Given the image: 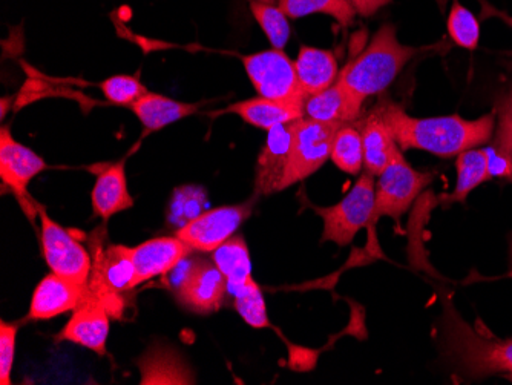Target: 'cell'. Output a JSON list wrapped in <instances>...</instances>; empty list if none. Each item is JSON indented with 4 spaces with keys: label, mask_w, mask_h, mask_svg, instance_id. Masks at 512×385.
I'll use <instances>...</instances> for the list:
<instances>
[{
    "label": "cell",
    "mask_w": 512,
    "mask_h": 385,
    "mask_svg": "<svg viewBox=\"0 0 512 385\" xmlns=\"http://www.w3.org/2000/svg\"><path fill=\"white\" fill-rule=\"evenodd\" d=\"M448 34L457 47L468 51L477 50L480 40V24L476 14L454 0L447 20Z\"/></svg>",
    "instance_id": "cell-29"
},
{
    "label": "cell",
    "mask_w": 512,
    "mask_h": 385,
    "mask_svg": "<svg viewBox=\"0 0 512 385\" xmlns=\"http://www.w3.org/2000/svg\"><path fill=\"white\" fill-rule=\"evenodd\" d=\"M456 171L457 181L454 191L451 194L439 195V203L445 209L456 203H465L474 189L479 188L486 181L493 180L488 172V162H486L483 148L468 149L457 155Z\"/></svg>",
    "instance_id": "cell-23"
},
{
    "label": "cell",
    "mask_w": 512,
    "mask_h": 385,
    "mask_svg": "<svg viewBox=\"0 0 512 385\" xmlns=\"http://www.w3.org/2000/svg\"><path fill=\"white\" fill-rule=\"evenodd\" d=\"M226 112L237 114L249 125L266 129V131L306 117L304 116V103L283 102V100L266 99L261 96L234 103L226 109Z\"/></svg>",
    "instance_id": "cell-19"
},
{
    "label": "cell",
    "mask_w": 512,
    "mask_h": 385,
    "mask_svg": "<svg viewBox=\"0 0 512 385\" xmlns=\"http://www.w3.org/2000/svg\"><path fill=\"white\" fill-rule=\"evenodd\" d=\"M440 349L463 378L480 381L506 375L512 379V338H497L470 326L448 300L440 318Z\"/></svg>",
    "instance_id": "cell-2"
},
{
    "label": "cell",
    "mask_w": 512,
    "mask_h": 385,
    "mask_svg": "<svg viewBox=\"0 0 512 385\" xmlns=\"http://www.w3.org/2000/svg\"><path fill=\"white\" fill-rule=\"evenodd\" d=\"M100 89L106 99L114 105L129 106L131 108L138 99L148 94V88L143 85L138 76H112L100 83Z\"/></svg>",
    "instance_id": "cell-31"
},
{
    "label": "cell",
    "mask_w": 512,
    "mask_h": 385,
    "mask_svg": "<svg viewBox=\"0 0 512 385\" xmlns=\"http://www.w3.org/2000/svg\"><path fill=\"white\" fill-rule=\"evenodd\" d=\"M227 281L214 261L195 258L184 267L183 275L175 283L178 303L195 313L217 312L223 306Z\"/></svg>",
    "instance_id": "cell-11"
},
{
    "label": "cell",
    "mask_w": 512,
    "mask_h": 385,
    "mask_svg": "<svg viewBox=\"0 0 512 385\" xmlns=\"http://www.w3.org/2000/svg\"><path fill=\"white\" fill-rule=\"evenodd\" d=\"M244 70L261 97L283 102H306L295 62L284 50H264L243 57Z\"/></svg>",
    "instance_id": "cell-7"
},
{
    "label": "cell",
    "mask_w": 512,
    "mask_h": 385,
    "mask_svg": "<svg viewBox=\"0 0 512 385\" xmlns=\"http://www.w3.org/2000/svg\"><path fill=\"white\" fill-rule=\"evenodd\" d=\"M483 151H485L491 178H500L506 183H512V155L497 148L493 143L483 146Z\"/></svg>",
    "instance_id": "cell-35"
},
{
    "label": "cell",
    "mask_w": 512,
    "mask_h": 385,
    "mask_svg": "<svg viewBox=\"0 0 512 385\" xmlns=\"http://www.w3.org/2000/svg\"><path fill=\"white\" fill-rule=\"evenodd\" d=\"M255 200L256 197H253L243 205L221 206L201 212L194 220L181 226L175 235L194 251H217L221 244L234 237L241 224L252 215Z\"/></svg>",
    "instance_id": "cell-10"
},
{
    "label": "cell",
    "mask_w": 512,
    "mask_h": 385,
    "mask_svg": "<svg viewBox=\"0 0 512 385\" xmlns=\"http://www.w3.org/2000/svg\"><path fill=\"white\" fill-rule=\"evenodd\" d=\"M342 125L344 123L318 122L310 117H301L292 122L289 163L281 191L306 180L329 160L333 140Z\"/></svg>",
    "instance_id": "cell-6"
},
{
    "label": "cell",
    "mask_w": 512,
    "mask_h": 385,
    "mask_svg": "<svg viewBox=\"0 0 512 385\" xmlns=\"http://www.w3.org/2000/svg\"><path fill=\"white\" fill-rule=\"evenodd\" d=\"M37 214L43 257L51 272L88 286L92 270V255L88 249L46 214L45 209H37Z\"/></svg>",
    "instance_id": "cell-8"
},
{
    "label": "cell",
    "mask_w": 512,
    "mask_h": 385,
    "mask_svg": "<svg viewBox=\"0 0 512 385\" xmlns=\"http://www.w3.org/2000/svg\"><path fill=\"white\" fill-rule=\"evenodd\" d=\"M433 180V172L417 171L405 160L402 151H399L379 175L376 183L375 212L371 226H375L382 217H391L399 223L402 215Z\"/></svg>",
    "instance_id": "cell-5"
},
{
    "label": "cell",
    "mask_w": 512,
    "mask_h": 385,
    "mask_svg": "<svg viewBox=\"0 0 512 385\" xmlns=\"http://www.w3.org/2000/svg\"><path fill=\"white\" fill-rule=\"evenodd\" d=\"M359 16L370 17L391 4V0H350Z\"/></svg>",
    "instance_id": "cell-36"
},
{
    "label": "cell",
    "mask_w": 512,
    "mask_h": 385,
    "mask_svg": "<svg viewBox=\"0 0 512 385\" xmlns=\"http://www.w3.org/2000/svg\"><path fill=\"white\" fill-rule=\"evenodd\" d=\"M134 274L131 247L122 244L97 247L92 254L89 293L103 301L111 315L119 316L117 309H122L119 295L132 289Z\"/></svg>",
    "instance_id": "cell-9"
},
{
    "label": "cell",
    "mask_w": 512,
    "mask_h": 385,
    "mask_svg": "<svg viewBox=\"0 0 512 385\" xmlns=\"http://www.w3.org/2000/svg\"><path fill=\"white\" fill-rule=\"evenodd\" d=\"M200 105L177 102L171 97L148 93L131 106L137 119L145 128V134L160 131L178 120L186 119L198 111Z\"/></svg>",
    "instance_id": "cell-22"
},
{
    "label": "cell",
    "mask_w": 512,
    "mask_h": 385,
    "mask_svg": "<svg viewBox=\"0 0 512 385\" xmlns=\"http://www.w3.org/2000/svg\"><path fill=\"white\" fill-rule=\"evenodd\" d=\"M296 74L306 96L321 93L338 80L339 66L335 54L315 47L299 48L295 60Z\"/></svg>",
    "instance_id": "cell-21"
},
{
    "label": "cell",
    "mask_w": 512,
    "mask_h": 385,
    "mask_svg": "<svg viewBox=\"0 0 512 385\" xmlns=\"http://www.w3.org/2000/svg\"><path fill=\"white\" fill-rule=\"evenodd\" d=\"M89 287L57 274H50L37 284L31 298L28 318L51 320L54 316L76 310L89 297Z\"/></svg>",
    "instance_id": "cell-15"
},
{
    "label": "cell",
    "mask_w": 512,
    "mask_h": 385,
    "mask_svg": "<svg viewBox=\"0 0 512 385\" xmlns=\"http://www.w3.org/2000/svg\"><path fill=\"white\" fill-rule=\"evenodd\" d=\"M276 4L289 19L325 14L344 28L350 27L358 14L350 0H276Z\"/></svg>",
    "instance_id": "cell-26"
},
{
    "label": "cell",
    "mask_w": 512,
    "mask_h": 385,
    "mask_svg": "<svg viewBox=\"0 0 512 385\" xmlns=\"http://www.w3.org/2000/svg\"><path fill=\"white\" fill-rule=\"evenodd\" d=\"M364 99L348 89L341 80L304 102V116L324 123H353L361 116Z\"/></svg>",
    "instance_id": "cell-17"
},
{
    "label": "cell",
    "mask_w": 512,
    "mask_h": 385,
    "mask_svg": "<svg viewBox=\"0 0 512 385\" xmlns=\"http://www.w3.org/2000/svg\"><path fill=\"white\" fill-rule=\"evenodd\" d=\"M494 13H496L497 16L502 17V19L505 20L506 24L511 25L512 28V16H506L505 13H497V11H494Z\"/></svg>",
    "instance_id": "cell-38"
},
{
    "label": "cell",
    "mask_w": 512,
    "mask_h": 385,
    "mask_svg": "<svg viewBox=\"0 0 512 385\" xmlns=\"http://www.w3.org/2000/svg\"><path fill=\"white\" fill-rule=\"evenodd\" d=\"M212 254V260L226 277L227 290L232 297L253 281L249 247L243 237L234 235Z\"/></svg>",
    "instance_id": "cell-24"
},
{
    "label": "cell",
    "mask_w": 512,
    "mask_h": 385,
    "mask_svg": "<svg viewBox=\"0 0 512 385\" xmlns=\"http://www.w3.org/2000/svg\"><path fill=\"white\" fill-rule=\"evenodd\" d=\"M375 188V175L365 172L338 205L315 208L316 214L324 221L321 241H332L339 247L352 243L356 234L373 220Z\"/></svg>",
    "instance_id": "cell-4"
},
{
    "label": "cell",
    "mask_w": 512,
    "mask_h": 385,
    "mask_svg": "<svg viewBox=\"0 0 512 385\" xmlns=\"http://www.w3.org/2000/svg\"><path fill=\"white\" fill-rule=\"evenodd\" d=\"M253 17L266 34L272 47L284 50L290 39L289 17L270 0H250Z\"/></svg>",
    "instance_id": "cell-28"
},
{
    "label": "cell",
    "mask_w": 512,
    "mask_h": 385,
    "mask_svg": "<svg viewBox=\"0 0 512 385\" xmlns=\"http://www.w3.org/2000/svg\"><path fill=\"white\" fill-rule=\"evenodd\" d=\"M508 241H509V274H512V232L511 234H509V237H508Z\"/></svg>",
    "instance_id": "cell-37"
},
{
    "label": "cell",
    "mask_w": 512,
    "mask_h": 385,
    "mask_svg": "<svg viewBox=\"0 0 512 385\" xmlns=\"http://www.w3.org/2000/svg\"><path fill=\"white\" fill-rule=\"evenodd\" d=\"M192 252L194 249L180 240L177 235L152 238V240L131 247L132 261H134L135 267L132 289L145 281L152 280V278L169 274Z\"/></svg>",
    "instance_id": "cell-14"
},
{
    "label": "cell",
    "mask_w": 512,
    "mask_h": 385,
    "mask_svg": "<svg viewBox=\"0 0 512 385\" xmlns=\"http://www.w3.org/2000/svg\"><path fill=\"white\" fill-rule=\"evenodd\" d=\"M234 298L235 309L249 326L255 329H264L269 326L266 301L255 280L250 281L240 292L235 293Z\"/></svg>",
    "instance_id": "cell-30"
},
{
    "label": "cell",
    "mask_w": 512,
    "mask_h": 385,
    "mask_svg": "<svg viewBox=\"0 0 512 385\" xmlns=\"http://www.w3.org/2000/svg\"><path fill=\"white\" fill-rule=\"evenodd\" d=\"M497 128L493 145L512 155V80L497 100Z\"/></svg>",
    "instance_id": "cell-32"
},
{
    "label": "cell",
    "mask_w": 512,
    "mask_h": 385,
    "mask_svg": "<svg viewBox=\"0 0 512 385\" xmlns=\"http://www.w3.org/2000/svg\"><path fill=\"white\" fill-rule=\"evenodd\" d=\"M91 203L94 215L105 221L134 206V198L129 194L126 180L125 162L106 166L105 171L97 175L96 185L92 188Z\"/></svg>",
    "instance_id": "cell-18"
},
{
    "label": "cell",
    "mask_w": 512,
    "mask_h": 385,
    "mask_svg": "<svg viewBox=\"0 0 512 385\" xmlns=\"http://www.w3.org/2000/svg\"><path fill=\"white\" fill-rule=\"evenodd\" d=\"M111 329V312L99 298L89 295L63 327L57 339L85 347L97 355H106V341Z\"/></svg>",
    "instance_id": "cell-13"
},
{
    "label": "cell",
    "mask_w": 512,
    "mask_h": 385,
    "mask_svg": "<svg viewBox=\"0 0 512 385\" xmlns=\"http://www.w3.org/2000/svg\"><path fill=\"white\" fill-rule=\"evenodd\" d=\"M378 109L401 151L419 149L437 157H457L468 149L486 145L496 131V112L477 120L460 116L417 119L396 103L385 102Z\"/></svg>",
    "instance_id": "cell-1"
},
{
    "label": "cell",
    "mask_w": 512,
    "mask_h": 385,
    "mask_svg": "<svg viewBox=\"0 0 512 385\" xmlns=\"http://www.w3.org/2000/svg\"><path fill=\"white\" fill-rule=\"evenodd\" d=\"M198 191L197 189H180L181 197H175L172 203V220L181 221V226H184L203 212L201 211L204 203L203 192L197 195Z\"/></svg>",
    "instance_id": "cell-34"
},
{
    "label": "cell",
    "mask_w": 512,
    "mask_h": 385,
    "mask_svg": "<svg viewBox=\"0 0 512 385\" xmlns=\"http://www.w3.org/2000/svg\"><path fill=\"white\" fill-rule=\"evenodd\" d=\"M417 51L399 42L394 25H382L370 45L342 68L338 79L353 93L368 99L385 91Z\"/></svg>",
    "instance_id": "cell-3"
},
{
    "label": "cell",
    "mask_w": 512,
    "mask_h": 385,
    "mask_svg": "<svg viewBox=\"0 0 512 385\" xmlns=\"http://www.w3.org/2000/svg\"><path fill=\"white\" fill-rule=\"evenodd\" d=\"M177 373L184 384H194L192 373L188 367L184 366L183 359L169 349V347H155L151 352L146 353L140 361V372H142V382L140 384H177L172 373Z\"/></svg>",
    "instance_id": "cell-25"
},
{
    "label": "cell",
    "mask_w": 512,
    "mask_h": 385,
    "mask_svg": "<svg viewBox=\"0 0 512 385\" xmlns=\"http://www.w3.org/2000/svg\"><path fill=\"white\" fill-rule=\"evenodd\" d=\"M361 132L365 171L379 177L401 148L394 140L378 106L368 114L364 125L361 126Z\"/></svg>",
    "instance_id": "cell-20"
},
{
    "label": "cell",
    "mask_w": 512,
    "mask_h": 385,
    "mask_svg": "<svg viewBox=\"0 0 512 385\" xmlns=\"http://www.w3.org/2000/svg\"><path fill=\"white\" fill-rule=\"evenodd\" d=\"M332 162L345 174L356 175L364 166V143L361 129L353 123H345L336 132L333 140Z\"/></svg>",
    "instance_id": "cell-27"
},
{
    "label": "cell",
    "mask_w": 512,
    "mask_h": 385,
    "mask_svg": "<svg viewBox=\"0 0 512 385\" xmlns=\"http://www.w3.org/2000/svg\"><path fill=\"white\" fill-rule=\"evenodd\" d=\"M19 324L0 323V384H11L14 352H16V335Z\"/></svg>",
    "instance_id": "cell-33"
},
{
    "label": "cell",
    "mask_w": 512,
    "mask_h": 385,
    "mask_svg": "<svg viewBox=\"0 0 512 385\" xmlns=\"http://www.w3.org/2000/svg\"><path fill=\"white\" fill-rule=\"evenodd\" d=\"M292 123L278 125L267 131V140L256 162L255 197L281 191L289 163Z\"/></svg>",
    "instance_id": "cell-16"
},
{
    "label": "cell",
    "mask_w": 512,
    "mask_h": 385,
    "mask_svg": "<svg viewBox=\"0 0 512 385\" xmlns=\"http://www.w3.org/2000/svg\"><path fill=\"white\" fill-rule=\"evenodd\" d=\"M45 169V160L33 149L14 140L8 126H2L0 129V177L4 185L16 195L28 215L36 214V205L28 195V186Z\"/></svg>",
    "instance_id": "cell-12"
}]
</instances>
